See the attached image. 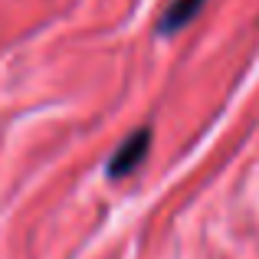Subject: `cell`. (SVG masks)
Instances as JSON below:
<instances>
[{
  "instance_id": "6da1fadb",
  "label": "cell",
  "mask_w": 259,
  "mask_h": 259,
  "mask_svg": "<svg viewBox=\"0 0 259 259\" xmlns=\"http://www.w3.org/2000/svg\"><path fill=\"white\" fill-rule=\"evenodd\" d=\"M151 128H138V132L132 135V138H125L118 148H115V154H112V161L105 164V174L112 177V181H121V177H128L132 171H138L141 164H145V158H148V151H151Z\"/></svg>"
},
{
  "instance_id": "7a4b0ae2",
  "label": "cell",
  "mask_w": 259,
  "mask_h": 259,
  "mask_svg": "<svg viewBox=\"0 0 259 259\" xmlns=\"http://www.w3.org/2000/svg\"><path fill=\"white\" fill-rule=\"evenodd\" d=\"M203 4H207V0H171V7H167V10L161 13L158 33H161V36H167V33L184 30V26H187L190 20L197 17V10H200Z\"/></svg>"
}]
</instances>
